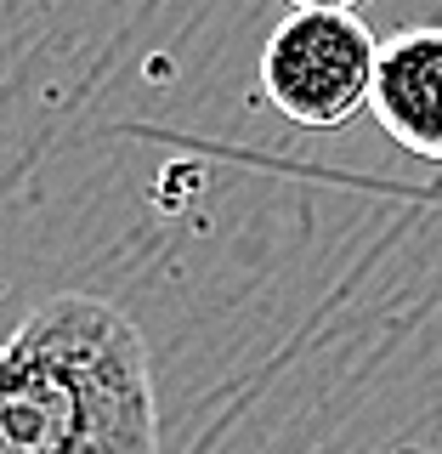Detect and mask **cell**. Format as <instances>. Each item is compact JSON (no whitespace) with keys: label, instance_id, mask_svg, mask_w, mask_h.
I'll return each instance as SVG.
<instances>
[{"label":"cell","instance_id":"obj_3","mask_svg":"<svg viewBox=\"0 0 442 454\" xmlns=\"http://www.w3.org/2000/svg\"><path fill=\"white\" fill-rule=\"evenodd\" d=\"M368 114L403 153L442 165V23H415L380 40Z\"/></svg>","mask_w":442,"mask_h":454},{"label":"cell","instance_id":"obj_2","mask_svg":"<svg viewBox=\"0 0 442 454\" xmlns=\"http://www.w3.org/2000/svg\"><path fill=\"white\" fill-rule=\"evenodd\" d=\"M380 35L358 12H290L261 46V91L283 120L335 131L368 108Z\"/></svg>","mask_w":442,"mask_h":454},{"label":"cell","instance_id":"obj_4","mask_svg":"<svg viewBox=\"0 0 442 454\" xmlns=\"http://www.w3.org/2000/svg\"><path fill=\"white\" fill-rule=\"evenodd\" d=\"M363 0H290V12H358Z\"/></svg>","mask_w":442,"mask_h":454},{"label":"cell","instance_id":"obj_1","mask_svg":"<svg viewBox=\"0 0 442 454\" xmlns=\"http://www.w3.org/2000/svg\"><path fill=\"white\" fill-rule=\"evenodd\" d=\"M0 454H159V387L136 318L63 290L0 340Z\"/></svg>","mask_w":442,"mask_h":454}]
</instances>
